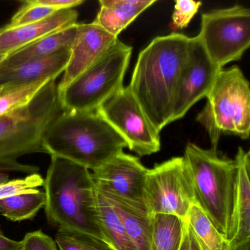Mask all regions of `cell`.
Returning <instances> with one entry per match:
<instances>
[{"mask_svg":"<svg viewBox=\"0 0 250 250\" xmlns=\"http://www.w3.org/2000/svg\"><path fill=\"white\" fill-rule=\"evenodd\" d=\"M202 4V2H195L193 0L175 1L169 27L175 32L188 27L190 21L198 12Z\"/></svg>","mask_w":250,"mask_h":250,"instance_id":"obj_27","label":"cell"},{"mask_svg":"<svg viewBox=\"0 0 250 250\" xmlns=\"http://www.w3.org/2000/svg\"><path fill=\"white\" fill-rule=\"evenodd\" d=\"M0 250H21V242L8 238L0 229Z\"/></svg>","mask_w":250,"mask_h":250,"instance_id":"obj_33","label":"cell"},{"mask_svg":"<svg viewBox=\"0 0 250 250\" xmlns=\"http://www.w3.org/2000/svg\"><path fill=\"white\" fill-rule=\"evenodd\" d=\"M78 13L73 9L58 11L39 22L14 28H0V54L9 55L45 36L77 24Z\"/></svg>","mask_w":250,"mask_h":250,"instance_id":"obj_14","label":"cell"},{"mask_svg":"<svg viewBox=\"0 0 250 250\" xmlns=\"http://www.w3.org/2000/svg\"><path fill=\"white\" fill-rule=\"evenodd\" d=\"M186 222L175 215H152V231L149 250H180Z\"/></svg>","mask_w":250,"mask_h":250,"instance_id":"obj_21","label":"cell"},{"mask_svg":"<svg viewBox=\"0 0 250 250\" xmlns=\"http://www.w3.org/2000/svg\"><path fill=\"white\" fill-rule=\"evenodd\" d=\"M39 168L33 165H23L20 162L0 163V186L10 181L8 172H21L24 173H37Z\"/></svg>","mask_w":250,"mask_h":250,"instance_id":"obj_30","label":"cell"},{"mask_svg":"<svg viewBox=\"0 0 250 250\" xmlns=\"http://www.w3.org/2000/svg\"><path fill=\"white\" fill-rule=\"evenodd\" d=\"M145 199L150 214L175 215L187 222L195 200L191 173L184 156L172 158L148 169Z\"/></svg>","mask_w":250,"mask_h":250,"instance_id":"obj_9","label":"cell"},{"mask_svg":"<svg viewBox=\"0 0 250 250\" xmlns=\"http://www.w3.org/2000/svg\"><path fill=\"white\" fill-rule=\"evenodd\" d=\"M180 250H203L193 235L187 222H186L184 238Z\"/></svg>","mask_w":250,"mask_h":250,"instance_id":"obj_32","label":"cell"},{"mask_svg":"<svg viewBox=\"0 0 250 250\" xmlns=\"http://www.w3.org/2000/svg\"><path fill=\"white\" fill-rule=\"evenodd\" d=\"M132 47L116 42L87 71L58 93L61 110L96 112L124 87Z\"/></svg>","mask_w":250,"mask_h":250,"instance_id":"obj_7","label":"cell"},{"mask_svg":"<svg viewBox=\"0 0 250 250\" xmlns=\"http://www.w3.org/2000/svg\"><path fill=\"white\" fill-rule=\"evenodd\" d=\"M55 242L60 250H113L99 238L66 229H58Z\"/></svg>","mask_w":250,"mask_h":250,"instance_id":"obj_25","label":"cell"},{"mask_svg":"<svg viewBox=\"0 0 250 250\" xmlns=\"http://www.w3.org/2000/svg\"><path fill=\"white\" fill-rule=\"evenodd\" d=\"M238 167L230 228L226 241L240 242L250 238V153L239 147L235 157Z\"/></svg>","mask_w":250,"mask_h":250,"instance_id":"obj_16","label":"cell"},{"mask_svg":"<svg viewBox=\"0 0 250 250\" xmlns=\"http://www.w3.org/2000/svg\"><path fill=\"white\" fill-rule=\"evenodd\" d=\"M223 250H250V238L240 242L225 241Z\"/></svg>","mask_w":250,"mask_h":250,"instance_id":"obj_34","label":"cell"},{"mask_svg":"<svg viewBox=\"0 0 250 250\" xmlns=\"http://www.w3.org/2000/svg\"><path fill=\"white\" fill-rule=\"evenodd\" d=\"M184 158L191 173L195 204L227 240L238 175L235 159L221 156L217 150L203 149L191 143L186 146Z\"/></svg>","mask_w":250,"mask_h":250,"instance_id":"obj_4","label":"cell"},{"mask_svg":"<svg viewBox=\"0 0 250 250\" xmlns=\"http://www.w3.org/2000/svg\"><path fill=\"white\" fill-rule=\"evenodd\" d=\"M187 222L202 250H224L226 240L197 204L190 208Z\"/></svg>","mask_w":250,"mask_h":250,"instance_id":"obj_23","label":"cell"},{"mask_svg":"<svg viewBox=\"0 0 250 250\" xmlns=\"http://www.w3.org/2000/svg\"><path fill=\"white\" fill-rule=\"evenodd\" d=\"M7 55H4V54H0V63L2 62V61L5 60V58H6Z\"/></svg>","mask_w":250,"mask_h":250,"instance_id":"obj_35","label":"cell"},{"mask_svg":"<svg viewBox=\"0 0 250 250\" xmlns=\"http://www.w3.org/2000/svg\"><path fill=\"white\" fill-rule=\"evenodd\" d=\"M51 80H55L45 79L18 87H2V92L0 93V116L17 110L30 103Z\"/></svg>","mask_w":250,"mask_h":250,"instance_id":"obj_24","label":"cell"},{"mask_svg":"<svg viewBox=\"0 0 250 250\" xmlns=\"http://www.w3.org/2000/svg\"><path fill=\"white\" fill-rule=\"evenodd\" d=\"M96 112L124 139L131 151L144 156L160 150V132L147 119L128 87H123Z\"/></svg>","mask_w":250,"mask_h":250,"instance_id":"obj_10","label":"cell"},{"mask_svg":"<svg viewBox=\"0 0 250 250\" xmlns=\"http://www.w3.org/2000/svg\"><path fill=\"white\" fill-rule=\"evenodd\" d=\"M71 55V48L45 58L27 61L0 71V87H14L41 80H55L63 74Z\"/></svg>","mask_w":250,"mask_h":250,"instance_id":"obj_15","label":"cell"},{"mask_svg":"<svg viewBox=\"0 0 250 250\" xmlns=\"http://www.w3.org/2000/svg\"><path fill=\"white\" fill-rule=\"evenodd\" d=\"M45 204V192L36 188L0 199V213L13 222H21L33 219Z\"/></svg>","mask_w":250,"mask_h":250,"instance_id":"obj_22","label":"cell"},{"mask_svg":"<svg viewBox=\"0 0 250 250\" xmlns=\"http://www.w3.org/2000/svg\"><path fill=\"white\" fill-rule=\"evenodd\" d=\"M16 13L10 22L4 26L7 28H14L39 22L58 12L57 10L45 5L36 3L34 0H27Z\"/></svg>","mask_w":250,"mask_h":250,"instance_id":"obj_26","label":"cell"},{"mask_svg":"<svg viewBox=\"0 0 250 250\" xmlns=\"http://www.w3.org/2000/svg\"><path fill=\"white\" fill-rule=\"evenodd\" d=\"M55 80H51L30 103L0 116V163L45 153L42 145L46 128L61 112Z\"/></svg>","mask_w":250,"mask_h":250,"instance_id":"obj_6","label":"cell"},{"mask_svg":"<svg viewBox=\"0 0 250 250\" xmlns=\"http://www.w3.org/2000/svg\"><path fill=\"white\" fill-rule=\"evenodd\" d=\"M43 187L45 213L49 223L104 241L99 222L97 188L89 169L52 156Z\"/></svg>","mask_w":250,"mask_h":250,"instance_id":"obj_2","label":"cell"},{"mask_svg":"<svg viewBox=\"0 0 250 250\" xmlns=\"http://www.w3.org/2000/svg\"><path fill=\"white\" fill-rule=\"evenodd\" d=\"M21 242V250H58L53 238L42 230L27 232Z\"/></svg>","mask_w":250,"mask_h":250,"instance_id":"obj_29","label":"cell"},{"mask_svg":"<svg viewBox=\"0 0 250 250\" xmlns=\"http://www.w3.org/2000/svg\"><path fill=\"white\" fill-rule=\"evenodd\" d=\"M78 24L45 36L7 55L0 63V71L17 66L27 61L45 58L71 48L78 32Z\"/></svg>","mask_w":250,"mask_h":250,"instance_id":"obj_18","label":"cell"},{"mask_svg":"<svg viewBox=\"0 0 250 250\" xmlns=\"http://www.w3.org/2000/svg\"><path fill=\"white\" fill-rule=\"evenodd\" d=\"M221 69L210 61L197 36L190 38L188 56L175 91L172 121L181 119L211 90Z\"/></svg>","mask_w":250,"mask_h":250,"instance_id":"obj_11","label":"cell"},{"mask_svg":"<svg viewBox=\"0 0 250 250\" xmlns=\"http://www.w3.org/2000/svg\"><path fill=\"white\" fill-rule=\"evenodd\" d=\"M118 38L105 31L95 23L78 24V32L71 47V55L58 93L62 91L79 76L97 62L116 42Z\"/></svg>","mask_w":250,"mask_h":250,"instance_id":"obj_13","label":"cell"},{"mask_svg":"<svg viewBox=\"0 0 250 250\" xmlns=\"http://www.w3.org/2000/svg\"><path fill=\"white\" fill-rule=\"evenodd\" d=\"M189 42L190 38L180 33L159 36L137 58L128 87L159 132L173 122L174 99Z\"/></svg>","mask_w":250,"mask_h":250,"instance_id":"obj_1","label":"cell"},{"mask_svg":"<svg viewBox=\"0 0 250 250\" xmlns=\"http://www.w3.org/2000/svg\"><path fill=\"white\" fill-rule=\"evenodd\" d=\"M2 92V87H0V93Z\"/></svg>","mask_w":250,"mask_h":250,"instance_id":"obj_36","label":"cell"},{"mask_svg":"<svg viewBox=\"0 0 250 250\" xmlns=\"http://www.w3.org/2000/svg\"><path fill=\"white\" fill-rule=\"evenodd\" d=\"M99 222L105 242L113 250H138L109 200L97 189Z\"/></svg>","mask_w":250,"mask_h":250,"instance_id":"obj_20","label":"cell"},{"mask_svg":"<svg viewBox=\"0 0 250 250\" xmlns=\"http://www.w3.org/2000/svg\"><path fill=\"white\" fill-rule=\"evenodd\" d=\"M206 99V106L197 115V121L208 134L211 148L217 150L222 134L249 139L250 83L239 67L221 70Z\"/></svg>","mask_w":250,"mask_h":250,"instance_id":"obj_5","label":"cell"},{"mask_svg":"<svg viewBox=\"0 0 250 250\" xmlns=\"http://www.w3.org/2000/svg\"><path fill=\"white\" fill-rule=\"evenodd\" d=\"M101 193L112 204L137 250H150L152 215L146 205Z\"/></svg>","mask_w":250,"mask_h":250,"instance_id":"obj_17","label":"cell"},{"mask_svg":"<svg viewBox=\"0 0 250 250\" xmlns=\"http://www.w3.org/2000/svg\"><path fill=\"white\" fill-rule=\"evenodd\" d=\"M36 3L51 7L57 11L72 9L84 3V0H34Z\"/></svg>","mask_w":250,"mask_h":250,"instance_id":"obj_31","label":"cell"},{"mask_svg":"<svg viewBox=\"0 0 250 250\" xmlns=\"http://www.w3.org/2000/svg\"><path fill=\"white\" fill-rule=\"evenodd\" d=\"M156 2V0H100V10L93 22L118 38L142 13Z\"/></svg>","mask_w":250,"mask_h":250,"instance_id":"obj_19","label":"cell"},{"mask_svg":"<svg viewBox=\"0 0 250 250\" xmlns=\"http://www.w3.org/2000/svg\"><path fill=\"white\" fill-rule=\"evenodd\" d=\"M44 178L38 173L30 174L24 178L10 180L0 186V199L12 197L27 192L43 186Z\"/></svg>","mask_w":250,"mask_h":250,"instance_id":"obj_28","label":"cell"},{"mask_svg":"<svg viewBox=\"0 0 250 250\" xmlns=\"http://www.w3.org/2000/svg\"><path fill=\"white\" fill-rule=\"evenodd\" d=\"M46 153L95 170L124 152L126 143L97 112L61 111L46 128Z\"/></svg>","mask_w":250,"mask_h":250,"instance_id":"obj_3","label":"cell"},{"mask_svg":"<svg viewBox=\"0 0 250 250\" xmlns=\"http://www.w3.org/2000/svg\"><path fill=\"white\" fill-rule=\"evenodd\" d=\"M197 38L219 69L240 61L250 46V9L236 5L202 14Z\"/></svg>","mask_w":250,"mask_h":250,"instance_id":"obj_8","label":"cell"},{"mask_svg":"<svg viewBox=\"0 0 250 250\" xmlns=\"http://www.w3.org/2000/svg\"><path fill=\"white\" fill-rule=\"evenodd\" d=\"M147 171L139 158L122 152L91 173L101 192L146 205L145 184Z\"/></svg>","mask_w":250,"mask_h":250,"instance_id":"obj_12","label":"cell"}]
</instances>
